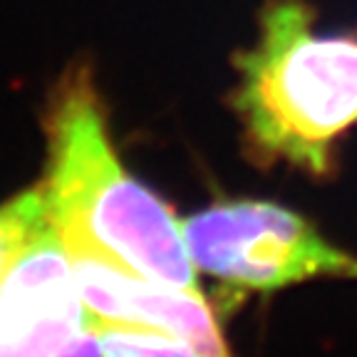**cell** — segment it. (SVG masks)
I'll list each match as a JSON object with an SVG mask.
<instances>
[{
    "label": "cell",
    "mask_w": 357,
    "mask_h": 357,
    "mask_svg": "<svg viewBox=\"0 0 357 357\" xmlns=\"http://www.w3.org/2000/svg\"><path fill=\"white\" fill-rule=\"evenodd\" d=\"M47 221L50 213L43 181L0 204V280L30 241L47 226Z\"/></svg>",
    "instance_id": "obj_6"
},
{
    "label": "cell",
    "mask_w": 357,
    "mask_h": 357,
    "mask_svg": "<svg viewBox=\"0 0 357 357\" xmlns=\"http://www.w3.org/2000/svg\"><path fill=\"white\" fill-rule=\"evenodd\" d=\"M236 67L234 107L253 154L328 174L333 144L357 127V40L315 33L303 0H271Z\"/></svg>",
    "instance_id": "obj_2"
},
{
    "label": "cell",
    "mask_w": 357,
    "mask_h": 357,
    "mask_svg": "<svg viewBox=\"0 0 357 357\" xmlns=\"http://www.w3.org/2000/svg\"><path fill=\"white\" fill-rule=\"evenodd\" d=\"M87 318L70 253L47 221L0 280V357H55Z\"/></svg>",
    "instance_id": "obj_4"
},
{
    "label": "cell",
    "mask_w": 357,
    "mask_h": 357,
    "mask_svg": "<svg viewBox=\"0 0 357 357\" xmlns=\"http://www.w3.org/2000/svg\"><path fill=\"white\" fill-rule=\"evenodd\" d=\"M102 357H196L184 340L172 333L137 323H109L89 318Z\"/></svg>",
    "instance_id": "obj_7"
},
{
    "label": "cell",
    "mask_w": 357,
    "mask_h": 357,
    "mask_svg": "<svg viewBox=\"0 0 357 357\" xmlns=\"http://www.w3.org/2000/svg\"><path fill=\"white\" fill-rule=\"evenodd\" d=\"M55 357H102V347H100V342H97L95 330L89 328V318H87V325L75 335L73 340L67 342L60 352H55Z\"/></svg>",
    "instance_id": "obj_8"
},
{
    "label": "cell",
    "mask_w": 357,
    "mask_h": 357,
    "mask_svg": "<svg viewBox=\"0 0 357 357\" xmlns=\"http://www.w3.org/2000/svg\"><path fill=\"white\" fill-rule=\"evenodd\" d=\"M65 248L89 318L149 325L172 333L196 357H231L221 328L201 293L134 273L132 268L84 245L65 243Z\"/></svg>",
    "instance_id": "obj_5"
},
{
    "label": "cell",
    "mask_w": 357,
    "mask_h": 357,
    "mask_svg": "<svg viewBox=\"0 0 357 357\" xmlns=\"http://www.w3.org/2000/svg\"><path fill=\"white\" fill-rule=\"evenodd\" d=\"M47 213L62 243L102 253L174 288L199 293L181 221L124 169L89 67L75 65L45 109Z\"/></svg>",
    "instance_id": "obj_1"
},
{
    "label": "cell",
    "mask_w": 357,
    "mask_h": 357,
    "mask_svg": "<svg viewBox=\"0 0 357 357\" xmlns=\"http://www.w3.org/2000/svg\"><path fill=\"white\" fill-rule=\"evenodd\" d=\"M194 268L245 290H278L310 278H357V258L312 223L271 201H218L181 221Z\"/></svg>",
    "instance_id": "obj_3"
}]
</instances>
